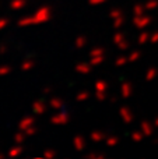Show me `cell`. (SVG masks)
Here are the masks:
<instances>
[{
  "label": "cell",
  "mask_w": 158,
  "mask_h": 159,
  "mask_svg": "<svg viewBox=\"0 0 158 159\" xmlns=\"http://www.w3.org/2000/svg\"><path fill=\"white\" fill-rule=\"evenodd\" d=\"M52 18V7L49 6H41L32 16L30 17H22L17 21L18 27H28V25H41L45 22L50 21Z\"/></svg>",
  "instance_id": "cell-1"
},
{
  "label": "cell",
  "mask_w": 158,
  "mask_h": 159,
  "mask_svg": "<svg viewBox=\"0 0 158 159\" xmlns=\"http://www.w3.org/2000/svg\"><path fill=\"white\" fill-rule=\"evenodd\" d=\"M133 25L139 30H143V28L148 27V25L153 22V17L148 16V14H142V16H133V20H132Z\"/></svg>",
  "instance_id": "cell-2"
},
{
  "label": "cell",
  "mask_w": 158,
  "mask_h": 159,
  "mask_svg": "<svg viewBox=\"0 0 158 159\" xmlns=\"http://www.w3.org/2000/svg\"><path fill=\"white\" fill-rule=\"evenodd\" d=\"M49 121L53 126H66L70 121V115L67 112H58L50 117Z\"/></svg>",
  "instance_id": "cell-3"
},
{
  "label": "cell",
  "mask_w": 158,
  "mask_h": 159,
  "mask_svg": "<svg viewBox=\"0 0 158 159\" xmlns=\"http://www.w3.org/2000/svg\"><path fill=\"white\" fill-rule=\"evenodd\" d=\"M46 110H48V106H46V103H45L44 101H35L32 103V112H34V115L42 116V115H45V113H46Z\"/></svg>",
  "instance_id": "cell-4"
},
{
  "label": "cell",
  "mask_w": 158,
  "mask_h": 159,
  "mask_svg": "<svg viewBox=\"0 0 158 159\" xmlns=\"http://www.w3.org/2000/svg\"><path fill=\"white\" fill-rule=\"evenodd\" d=\"M119 115H120V117H122V120L125 121L126 124H129V123H132L133 121V112L130 110V107H128V106H122L119 109Z\"/></svg>",
  "instance_id": "cell-5"
},
{
  "label": "cell",
  "mask_w": 158,
  "mask_h": 159,
  "mask_svg": "<svg viewBox=\"0 0 158 159\" xmlns=\"http://www.w3.org/2000/svg\"><path fill=\"white\" fill-rule=\"evenodd\" d=\"M34 124H35V117H32V116H24V117L18 121V129L21 130V131H24L25 129L34 126Z\"/></svg>",
  "instance_id": "cell-6"
},
{
  "label": "cell",
  "mask_w": 158,
  "mask_h": 159,
  "mask_svg": "<svg viewBox=\"0 0 158 159\" xmlns=\"http://www.w3.org/2000/svg\"><path fill=\"white\" fill-rule=\"evenodd\" d=\"M48 105H49L50 109H55V110H62L64 107V101L62 98H58V96H55V98H50V101L48 102Z\"/></svg>",
  "instance_id": "cell-7"
},
{
  "label": "cell",
  "mask_w": 158,
  "mask_h": 159,
  "mask_svg": "<svg viewBox=\"0 0 158 159\" xmlns=\"http://www.w3.org/2000/svg\"><path fill=\"white\" fill-rule=\"evenodd\" d=\"M140 130L144 134V137H151L154 131V124H151L150 121H142L140 124Z\"/></svg>",
  "instance_id": "cell-8"
},
{
  "label": "cell",
  "mask_w": 158,
  "mask_h": 159,
  "mask_svg": "<svg viewBox=\"0 0 158 159\" xmlns=\"http://www.w3.org/2000/svg\"><path fill=\"white\" fill-rule=\"evenodd\" d=\"M132 93H133V87H132L130 82L129 81L122 82V85H120V95L123 98H129V96H132Z\"/></svg>",
  "instance_id": "cell-9"
},
{
  "label": "cell",
  "mask_w": 158,
  "mask_h": 159,
  "mask_svg": "<svg viewBox=\"0 0 158 159\" xmlns=\"http://www.w3.org/2000/svg\"><path fill=\"white\" fill-rule=\"evenodd\" d=\"M74 70L77 73H80V74H90L92 70V66L90 63H77Z\"/></svg>",
  "instance_id": "cell-10"
},
{
  "label": "cell",
  "mask_w": 158,
  "mask_h": 159,
  "mask_svg": "<svg viewBox=\"0 0 158 159\" xmlns=\"http://www.w3.org/2000/svg\"><path fill=\"white\" fill-rule=\"evenodd\" d=\"M73 147H74L77 151H83L86 148V140H84L83 135H76L73 138Z\"/></svg>",
  "instance_id": "cell-11"
},
{
  "label": "cell",
  "mask_w": 158,
  "mask_h": 159,
  "mask_svg": "<svg viewBox=\"0 0 158 159\" xmlns=\"http://www.w3.org/2000/svg\"><path fill=\"white\" fill-rule=\"evenodd\" d=\"M34 67H35V61H34L32 59H28L27 57L21 63V66H20V70H21V71H31Z\"/></svg>",
  "instance_id": "cell-12"
},
{
  "label": "cell",
  "mask_w": 158,
  "mask_h": 159,
  "mask_svg": "<svg viewBox=\"0 0 158 159\" xmlns=\"http://www.w3.org/2000/svg\"><path fill=\"white\" fill-rule=\"evenodd\" d=\"M28 4V0H11L10 8L11 10H21Z\"/></svg>",
  "instance_id": "cell-13"
},
{
  "label": "cell",
  "mask_w": 158,
  "mask_h": 159,
  "mask_svg": "<svg viewBox=\"0 0 158 159\" xmlns=\"http://www.w3.org/2000/svg\"><path fill=\"white\" fill-rule=\"evenodd\" d=\"M22 151H24V148H22L21 144H17V145H14L13 148H10V151H8V157L10 158H17L20 157V155L22 154Z\"/></svg>",
  "instance_id": "cell-14"
},
{
  "label": "cell",
  "mask_w": 158,
  "mask_h": 159,
  "mask_svg": "<svg viewBox=\"0 0 158 159\" xmlns=\"http://www.w3.org/2000/svg\"><path fill=\"white\" fill-rule=\"evenodd\" d=\"M90 138H91V141H94V143H101V141H105L106 135L104 134L102 131H92Z\"/></svg>",
  "instance_id": "cell-15"
},
{
  "label": "cell",
  "mask_w": 158,
  "mask_h": 159,
  "mask_svg": "<svg viewBox=\"0 0 158 159\" xmlns=\"http://www.w3.org/2000/svg\"><path fill=\"white\" fill-rule=\"evenodd\" d=\"M87 45V38L84 35H78L74 41V48L76 49H83L84 46Z\"/></svg>",
  "instance_id": "cell-16"
},
{
  "label": "cell",
  "mask_w": 158,
  "mask_h": 159,
  "mask_svg": "<svg viewBox=\"0 0 158 159\" xmlns=\"http://www.w3.org/2000/svg\"><path fill=\"white\" fill-rule=\"evenodd\" d=\"M95 91H101V92H106L108 91V82L105 81V80H98L97 82H95Z\"/></svg>",
  "instance_id": "cell-17"
},
{
  "label": "cell",
  "mask_w": 158,
  "mask_h": 159,
  "mask_svg": "<svg viewBox=\"0 0 158 159\" xmlns=\"http://www.w3.org/2000/svg\"><path fill=\"white\" fill-rule=\"evenodd\" d=\"M105 144L108 148H114V147H116L118 144H119V138L116 137V135H111V137H106L105 138Z\"/></svg>",
  "instance_id": "cell-18"
},
{
  "label": "cell",
  "mask_w": 158,
  "mask_h": 159,
  "mask_svg": "<svg viewBox=\"0 0 158 159\" xmlns=\"http://www.w3.org/2000/svg\"><path fill=\"white\" fill-rule=\"evenodd\" d=\"M158 75V69L156 67H150V69L146 71V81H153Z\"/></svg>",
  "instance_id": "cell-19"
},
{
  "label": "cell",
  "mask_w": 158,
  "mask_h": 159,
  "mask_svg": "<svg viewBox=\"0 0 158 159\" xmlns=\"http://www.w3.org/2000/svg\"><path fill=\"white\" fill-rule=\"evenodd\" d=\"M150 36H151V34L146 32V31L140 32L139 38H137V42H139V45H146L147 42H150Z\"/></svg>",
  "instance_id": "cell-20"
},
{
  "label": "cell",
  "mask_w": 158,
  "mask_h": 159,
  "mask_svg": "<svg viewBox=\"0 0 158 159\" xmlns=\"http://www.w3.org/2000/svg\"><path fill=\"white\" fill-rule=\"evenodd\" d=\"M104 61H105V55L104 56H92V57L90 59V64H91L92 67L100 66V64H102Z\"/></svg>",
  "instance_id": "cell-21"
},
{
  "label": "cell",
  "mask_w": 158,
  "mask_h": 159,
  "mask_svg": "<svg viewBox=\"0 0 158 159\" xmlns=\"http://www.w3.org/2000/svg\"><path fill=\"white\" fill-rule=\"evenodd\" d=\"M105 53H106L105 48L97 46V48H92V49L90 50V57H92V56H104Z\"/></svg>",
  "instance_id": "cell-22"
},
{
  "label": "cell",
  "mask_w": 158,
  "mask_h": 159,
  "mask_svg": "<svg viewBox=\"0 0 158 159\" xmlns=\"http://www.w3.org/2000/svg\"><path fill=\"white\" fill-rule=\"evenodd\" d=\"M133 16H142V14H144L146 11V7L144 6H142L140 3H136V4L133 6Z\"/></svg>",
  "instance_id": "cell-23"
},
{
  "label": "cell",
  "mask_w": 158,
  "mask_h": 159,
  "mask_svg": "<svg viewBox=\"0 0 158 159\" xmlns=\"http://www.w3.org/2000/svg\"><path fill=\"white\" fill-rule=\"evenodd\" d=\"M14 141H16V144H22L25 141V138H27V135H25V133L24 131H21V130H20L18 133H16V134H14Z\"/></svg>",
  "instance_id": "cell-24"
},
{
  "label": "cell",
  "mask_w": 158,
  "mask_h": 159,
  "mask_svg": "<svg viewBox=\"0 0 158 159\" xmlns=\"http://www.w3.org/2000/svg\"><path fill=\"white\" fill-rule=\"evenodd\" d=\"M90 98V92L88 91H80V92L76 95V101L77 102H84Z\"/></svg>",
  "instance_id": "cell-25"
},
{
  "label": "cell",
  "mask_w": 158,
  "mask_h": 159,
  "mask_svg": "<svg viewBox=\"0 0 158 159\" xmlns=\"http://www.w3.org/2000/svg\"><path fill=\"white\" fill-rule=\"evenodd\" d=\"M129 63V57L128 56H119V57H116V60H115V66L116 67H123L125 64Z\"/></svg>",
  "instance_id": "cell-26"
},
{
  "label": "cell",
  "mask_w": 158,
  "mask_h": 159,
  "mask_svg": "<svg viewBox=\"0 0 158 159\" xmlns=\"http://www.w3.org/2000/svg\"><path fill=\"white\" fill-rule=\"evenodd\" d=\"M130 137H132V140H133L134 143H140V141L144 138V134L142 133V130H137V131H133V133H132Z\"/></svg>",
  "instance_id": "cell-27"
},
{
  "label": "cell",
  "mask_w": 158,
  "mask_h": 159,
  "mask_svg": "<svg viewBox=\"0 0 158 159\" xmlns=\"http://www.w3.org/2000/svg\"><path fill=\"white\" fill-rule=\"evenodd\" d=\"M129 57V63H133V61H137L140 57H142V52L140 50H133L130 55L128 56Z\"/></svg>",
  "instance_id": "cell-28"
},
{
  "label": "cell",
  "mask_w": 158,
  "mask_h": 159,
  "mask_svg": "<svg viewBox=\"0 0 158 159\" xmlns=\"http://www.w3.org/2000/svg\"><path fill=\"white\" fill-rule=\"evenodd\" d=\"M24 133H25V135H27V137H34V135L38 133V127L34 124V126H31V127H28V129H25Z\"/></svg>",
  "instance_id": "cell-29"
},
{
  "label": "cell",
  "mask_w": 158,
  "mask_h": 159,
  "mask_svg": "<svg viewBox=\"0 0 158 159\" xmlns=\"http://www.w3.org/2000/svg\"><path fill=\"white\" fill-rule=\"evenodd\" d=\"M125 17L123 16H120V17H118V18H115L114 20V28H116V30H119L122 25H125Z\"/></svg>",
  "instance_id": "cell-30"
},
{
  "label": "cell",
  "mask_w": 158,
  "mask_h": 159,
  "mask_svg": "<svg viewBox=\"0 0 158 159\" xmlns=\"http://www.w3.org/2000/svg\"><path fill=\"white\" fill-rule=\"evenodd\" d=\"M144 7H146V10H156L158 7V0H147Z\"/></svg>",
  "instance_id": "cell-31"
},
{
  "label": "cell",
  "mask_w": 158,
  "mask_h": 159,
  "mask_svg": "<svg viewBox=\"0 0 158 159\" xmlns=\"http://www.w3.org/2000/svg\"><path fill=\"white\" fill-rule=\"evenodd\" d=\"M120 16H123V13H122L120 8H112V10L109 11V17H111L112 20L118 18V17H120Z\"/></svg>",
  "instance_id": "cell-32"
},
{
  "label": "cell",
  "mask_w": 158,
  "mask_h": 159,
  "mask_svg": "<svg viewBox=\"0 0 158 159\" xmlns=\"http://www.w3.org/2000/svg\"><path fill=\"white\" fill-rule=\"evenodd\" d=\"M125 39H126L125 34H122V32H116V34L114 35V43H115V45H118L119 42L125 41Z\"/></svg>",
  "instance_id": "cell-33"
},
{
  "label": "cell",
  "mask_w": 158,
  "mask_h": 159,
  "mask_svg": "<svg viewBox=\"0 0 158 159\" xmlns=\"http://www.w3.org/2000/svg\"><path fill=\"white\" fill-rule=\"evenodd\" d=\"M84 158H87V159H91V158H94V159H104V158H105V154H97V152H90V154H87Z\"/></svg>",
  "instance_id": "cell-34"
},
{
  "label": "cell",
  "mask_w": 158,
  "mask_h": 159,
  "mask_svg": "<svg viewBox=\"0 0 158 159\" xmlns=\"http://www.w3.org/2000/svg\"><path fill=\"white\" fill-rule=\"evenodd\" d=\"M10 73H11L10 66H0V77H4V75L10 74Z\"/></svg>",
  "instance_id": "cell-35"
},
{
  "label": "cell",
  "mask_w": 158,
  "mask_h": 159,
  "mask_svg": "<svg viewBox=\"0 0 158 159\" xmlns=\"http://www.w3.org/2000/svg\"><path fill=\"white\" fill-rule=\"evenodd\" d=\"M44 158H46V159H53L56 157V152L53 151V149H50V148H48L46 151L44 152V155H42Z\"/></svg>",
  "instance_id": "cell-36"
},
{
  "label": "cell",
  "mask_w": 158,
  "mask_h": 159,
  "mask_svg": "<svg viewBox=\"0 0 158 159\" xmlns=\"http://www.w3.org/2000/svg\"><path fill=\"white\" fill-rule=\"evenodd\" d=\"M95 99H97L98 102L106 101V92H101V91H97V92H95Z\"/></svg>",
  "instance_id": "cell-37"
},
{
  "label": "cell",
  "mask_w": 158,
  "mask_h": 159,
  "mask_svg": "<svg viewBox=\"0 0 158 159\" xmlns=\"http://www.w3.org/2000/svg\"><path fill=\"white\" fill-rule=\"evenodd\" d=\"M116 46H118V49H120V50H126V49H128V48H129V42L125 39V41L119 42V43H118Z\"/></svg>",
  "instance_id": "cell-38"
},
{
  "label": "cell",
  "mask_w": 158,
  "mask_h": 159,
  "mask_svg": "<svg viewBox=\"0 0 158 159\" xmlns=\"http://www.w3.org/2000/svg\"><path fill=\"white\" fill-rule=\"evenodd\" d=\"M87 2H88V4H91V6H101V4H104L106 0H87Z\"/></svg>",
  "instance_id": "cell-39"
},
{
  "label": "cell",
  "mask_w": 158,
  "mask_h": 159,
  "mask_svg": "<svg viewBox=\"0 0 158 159\" xmlns=\"http://www.w3.org/2000/svg\"><path fill=\"white\" fill-rule=\"evenodd\" d=\"M7 25H8V20L7 18H0V31L4 30Z\"/></svg>",
  "instance_id": "cell-40"
},
{
  "label": "cell",
  "mask_w": 158,
  "mask_h": 159,
  "mask_svg": "<svg viewBox=\"0 0 158 159\" xmlns=\"http://www.w3.org/2000/svg\"><path fill=\"white\" fill-rule=\"evenodd\" d=\"M150 42H151V43H158V32L151 34V36H150Z\"/></svg>",
  "instance_id": "cell-41"
},
{
  "label": "cell",
  "mask_w": 158,
  "mask_h": 159,
  "mask_svg": "<svg viewBox=\"0 0 158 159\" xmlns=\"http://www.w3.org/2000/svg\"><path fill=\"white\" fill-rule=\"evenodd\" d=\"M7 50H8L7 45H4V43L0 45V55H6V53H7Z\"/></svg>",
  "instance_id": "cell-42"
},
{
  "label": "cell",
  "mask_w": 158,
  "mask_h": 159,
  "mask_svg": "<svg viewBox=\"0 0 158 159\" xmlns=\"http://www.w3.org/2000/svg\"><path fill=\"white\" fill-rule=\"evenodd\" d=\"M50 92H52V88L50 87H45L44 89H42V93H44V95H49Z\"/></svg>",
  "instance_id": "cell-43"
},
{
  "label": "cell",
  "mask_w": 158,
  "mask_h": 159,
  "mask_svg": "<svg viewBox=\"0 0 158 159\" xmlns=\"http://www.w3.org/2000/svg\"><path fill=\"white\" fill-rule=\"evenodd\" d=\"M154 127H158V117H156V120H154Z\"/></svg>",
  "instance_id": "cell-44"
},
{
  "label": "cell",
  "mask_w": 158,
  "mask_h": 159,
  "mask_svg": "<svg viewBox=\"0 0 158 159\" xmlns=\"http://www.w3.org/2000/svg\"><path fill=\"white\" fill-rule=\"evenodd\" d=\"M4 158H6V155L3 152H0V159H4Z\"/></svg>",
  "instance_id": "cell-45"
},
{
  "label": "cell",
  "mask_w": 158,
  "mask_h": 159,
  "mask_svg": "<svg viewBox=\"0 0 158 159\" xmlns=\"http://www.w3.org/2000/svg\"><path fill=\"white\" fill-rule=\"evenodd\" d=\"M111 102L112 103H116V98H111Z\"/></svg>",
  "instance_id": "cell-46"
}]
</instances>
